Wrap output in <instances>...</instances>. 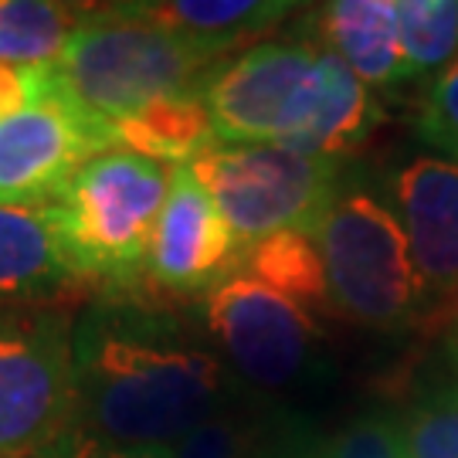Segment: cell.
Masks as SVG:
<instances>
[{
  "label": "cell",
  "mask_w": 458,
  "mask_h": 458,
  "mask_svg": "<svg viewBox=\"0 0 458 458\" xmlns=\"http://www.w3.org/2000/svg\"><path fill=\"white\" fill-rule=\"evenodd\" d=\"M75 428L113 445L174 448L231 401L228 363L170 312L102 302L72 327Z\"/></svg>",
  "instance_id": "cell-1"
},
{
  "label": "cell",
  "mask_w": 458,
  "mask_h": 458,
  "mask_svg": "<svg viewBox=\"0 0 458 458\" xmlns=\"http://www.w3.org/2000/svg\"><path fill=\"white\" fill-rule=\"evenodd\" d=\"M221 55L136 11L75 24L58 55V79L82 113L106 126L153 98L197 92Z\"/></svg>",
  "instance_id": "cell-2"
},
{
  "label": "cell",
  "mask_w": 458,
  "mask_h": 458,
  "mask_svg": "<svg viewBox=\"0 0 458 458\" xmlns=\"http://www.w3.org/2000/svg\"><path fill=\"white\" fill-rule=\"evenodd\" d=\"M174 170L130 149H106L45 200L72 272L136 285Z\"/></svg>",
  "instance_id": "cell-3"
},
{
  "label": "cell",
  "mask_w": 458,
  "mask_h": 458,
  "mask_svg": "<svg viewBox=\"0 0 458 458\" xmlns=\"http://www.w3.org/2000/svg\"><path fill=\"white\" fill-rule=\"evenodd\" d=\"M329 306L370 329H397L428 306L397 214L370 191H344L310 231Z\"/></svg>",
  "instance_id": "cell-4"
},
{
  "label": "cell",
  "mask_w": 458,
  "mask_h": 458,
  "mask_svg": "<svg viewBox=\"0 0 458 458\" xmlns=\"http://www.w3.org/2000/svg\"><path fill=\"white\" fill-rule=\"evenodd\" d=\"M242 251L282 231H312L340 194V164L278 143H214L191 160Z\"/></svg>",
  "instance_id": "cell-5"
},
{
  "label": "cell",
  "mask_w": 458,
  "mask_h": 458,
  "mask_svg": "<svg viewBox=\"0 0 458 458\" xmlns=\"http://www.w3.org/2000/svg\"><path fill=\"white\" fill-rule=\"evenodd\" d=\"M72 327L55 310H0V458L45 455L75 425Z\"/></svg>",
  "instance_id": "cell-6"
},
{
  "label": "cell",
  "mask_w": 458,
  "mask_h": 458,
  "mask_svg": "<svg viewBox=\"0 0 458 458\" xmlns=\"http://www.w3.org/2000/svg\"><path fill=\"white\" fill-rule=\"evenodd\" d=\"M200 316L231 374L259 391L306 387L323 367V336L312 312L251 276H231L211 289Z\"/></svg>",
  "instance_id": "cell-7"
},
{
  "label": "cell",
  "mask_w": 458,
  "mask_h": 458,
  "mask_svg": "<svg viewBox=\"0 0 458 458\" xmlns=\"http://www.w3.org/2000/svg\"><path fill=\"white\" fill-rule=\"evenodd\" d=\"M316 58L310 41H265L214 68L200 98L217 143H282L306 109Z\"/></svg>",
  "instance_id": "cell-8"
},
{
  "label": "cell",
  "mask_w": 458,
  "mask_h": 458,
  "mask_svg": "<svg viewBox=\"0 0 458 458\" xmlns=\"http://www.w3.org/2000/svg\"><path fill=\"white\" fill-rule=\"evenodd\" d=\"M106 149H113L109 126L62 89L0 123V204H45Z\"/></svg>",
  "instance_id": "cell-9"
},
{
  "label": "cell",
  "mask_w": 458,
  "mask_h": 458,
  "mask_svg": "<svg viewBox=\"0 0 458 458\" xmlns=\"http://www.w3.org/2000/svg\"><path fill=\"white\" fill-rule=\"evenodd\" d=\"M242 259L245 251L238 248L211 194L200 187L187 164L174 166L170 194L149 242L143 276L164 293L208 295L228 282Z\"/></svg>",
  "instance_id": "cell-10"
},
{
  "label": "cell",
  "mask_w": 458,
  "mask_h": 458,
  "mask_svg": "<svg viewBox=\"0 0 458 458\" xmlns=\"http://www.w3.org/2000/svg\"><path fill=\"white\" fill-rule=\"evenodd\" d=\"M391 194L428 306H442L458 289V160L411 157L394 174Z\"/></svg>",
  "instance_id": "cell-11"
},
{
  "label": "cell",
  "mask_w": 458,
  "mask_h": 458,
  "mask_svg": "<svg viewBox=\"0 0 458 458\" xmlns=\"http://www.w3.org/2000/svg\"><path fill=\"white\" fill-rule=\"evenodd\" d=\"M380 119L384 113L370 96V85H363L344 58H336L327 48L319 51L312 68L306 109L299 115L295 130L278 147L306 153V157L340 160L370 140Z\"/></svg>",
  "instance_id": "cell-12"
},
{
  "label": "cell",
  "mask_w": 458,
  "mask_h": 458,
  "mask_svg": "<svg viewBox=\"0 0 458 458\" xmlns=\"http://www.w3.org/2000/svg\"><path fill=\"white\" fill-rule=\"evenodd\" d=\"M79 282L45 204H0V302L31 306Z\"/></svg>",
  "instance_id": "cell-13"
},
{
  "label": "cell",
  "mask_w": 458,
  "mask_h": 458,
  "mask_svg": "<svg viewBox=\"0 0 458 458\" xmlns=\"http://www.w3.org/2000/svg\"><path fill=\"white\" fill-rule=\"evenodd\" d=\"M323 31L329 51L344 58L363 85L411 79L394 0H327Z\"/></svg>",
  "instance_id": "cell-14"
},
{
  "label": "cell",
  "mask_w": 458,
  "mask_h": 458,
  "mask_svg": "<svg viewBox=\"0 0 458 458\" xmlns=\"http://www.w3.org/2000/svg\"><path fill=\"white\" fill-rule=\"evenodd\" d=\"M113 149H130L157 164L183 166L217 143L211 113L197 92L153 98L109 123Z\"/></svg>",
  "instance_id": "cell-15"
},
{
  "label": "cell",
  "mask_w": 458,
  "mask_h": 458,
  "mask_svg": "<svg viewBox=\"0 0 458 458\" xmlns=\"http://www.w3.org/2000/svg\"><path fill=\"white\" fill-rule=\"evenodd\" d=\"M299 0H140L136 14H147L191 41L225 55L238 41L272 28Z\"/></svg>",
  "instance_id": "cell-16"
},
{
  "label": "cell",
  "mask_w": 458,
  "mask_h": 458,
  "mask_svg": "<svg viewBox=\"0 0 458 458\" xmlns=\"http://www.w3.org/2000/svg\"><path fill=\"white\" fill-rule=\"evenodd\" d=\"M174 458H295L289 428L242 401H225L174 445Z\"/></svg>",
  "instance_id": "cell-17"
},
{
  "label": "cell",
  "mask_w": 458,
  "mask_h": 458,
  "mask_svg": "<svg viewBox=\"0 0 458 458\" xmlns=\"http://www.w3.org/2000/svg\"><path fill=\"white\" fill-rule=\"evenodd\" d=\"M242 265L255 282L289 295L299 306H329L323 259L310 231H282L245 251Z\"/></svg>",
  "instance_id": "cell-18"
},
{
  "label": "cell",
  "mask_w": 458,
  "mask_h": 458,
  "mask_svg": "<svg viewBox=\"0 0 458 458\" xmlns=\"http://www.w3.org/2000/svg\"><path fill=\"white\" fill-rule=\"evenodd\" d=\"M75 14L55 0H0V62L48 65L58 62L75 31Z\"/></svg>",
  "instance_id": "cell-19"
},
{
  "label": "cell",
  "mask_w": 458,
  "mask_h": 458,
  "mask_svg": "<svg viewBox=\"0 0 458 458\" xmlns=\"http://www.w3.org/2000/svg\"><path fill=\"white\" fill-rule=\"evenodd\" d=\"M411 79L445 68L458 55V0H394Z\"/></svg>",
  "instance_id": "cell-20"
},
{
  "label": "cell",
  "mask_w": 458,
  "mask_h": 458,
  "mask_svg": "<svg viewBox=\"0 0 458 458\" xmlns=\"http://www.w3.org/2000/svg\"><path fill=\"white\" fill-rule=\"evenodd\" d=\"M404 458H458V377L425 391L397 425Z\"/></svg>",
  "instance_id": "cell-21"
},
{
  "label": "cell",
  "mask_w": 458,
  "mask_h": 458,
  "mask_svg": "<svg viewBox=\"0 0 458 458\" xmlns=\"http://www.w3.org/2000/svg\"><path fill=\"white\" fill-rule=\"evenodd\" d=\"M418 136L431 147L445 149V157L458 160V55L428 89L421 119H418Z\"/></svg>",
  "instance_id": "cell-22"
},
{
  "label": "cell",
  "mask_w": 458,
  "mask_h": 458,
  "mask_svg": "<svg viewBox=\"0 0 458 458\" xmlns=\"http://www.w3.org/2000/svg\"><path fill=\"white\" fill-rule=\"evenodd\" d=\"M62 92V79L55 62L48 65H11L0 62V123L11 115L34 109Z\"/></svg>",
  "instance_id": "cell-23"
},
{
  "label": "cell",
  "mask_w": 458,
  "mask_h": 458,
  "mask_svg": "<svg viewBox=\"0 0 458 458\" xmlns=\"http://www.w3.org/2000/svg\"><path fill=\"white\" fill-rule=\"evenodd\" d=\"M323 458H404L397 428L384 418H357L340 431Z\"/></svg>",
  "instance_id": "cell-24"
},
{
  "label": "cell",
  "mask_w": 458,
  "mask_h": 458,
  "mask_svg": "<svg viewBox=\"0 0 458 458\" xmlns=\"http://www.w3.org/2000/svg\"><path fill=\"white\" fill-rule=\"evenodd\" d=\"M38 458H174V448H149V445H113L89 435L82 428H68L45 455Z\"/></svg>",
  "instance_id": "cell-25"
},
{
  "label": "cell",
  "mask_w": 458,
  "mask_h": 458,
  "mask_svg": "<svg viewBox=\"0 0 458 458\" xmlns=\"http://www.w3.org/2000/svg\"><path fill=\"white\" fill-rule=\"evenodd\" d=\"M75 17H96V14H123V11H136L140 0H55Z\"/></svg>",
  "instance_id": "cell-26"
},
{
  "label": "cell",
  "mask_w": 458,
  "mask_h": 458,
  "mask_svg": "<svg viewBox=\"0 0 458 458\" xmlns=\"http://www.w3.org/2000/svg\"><path fill=\"white\" fill-rule=\"evenodd\" d=\"M438 310H442L445 333H448V350H452V357L458 360V289L448 295V299H445Z\"/></svg>",
  "instance_id": "cell-27"
}]
</instances>
